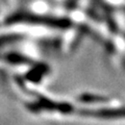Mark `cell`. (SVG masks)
<instances>
[{"instance_id":"obj_1","label":"cell","mask_w":125,"mask_h":125,"mask_svg":"<svg viewBox=\"0 0 125 125\" xmlns=\"http://www.w3.org/2000/svg\"><path fill=\"white\" fill-rule=\"evenodd\" d=\"M109 1H112V2H115V3H119V2H120V0H109Z\"/></svg>"}]
</instances>
